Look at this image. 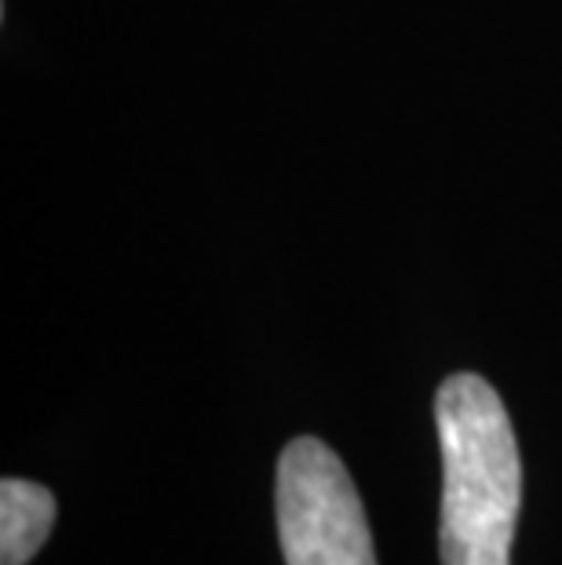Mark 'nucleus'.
Returning <instances> with one entry per match:
<instances>
[{
	"mask_svg": "<svg viewBox=\"0 0 562 565\" xmlns=\"http://www.w3.org/2000/svg\"><path fill=\"white\" fill-rule=\"evenodd\" d=\"M442 445V565H511L522 460L500 394L457 372L435 394Z\"/></svg>",
	"mask_w": 562,
	"mask_h": 565,
	"instance_id": "obj_1",
	"label": "nucleus"
},
{
	"mask_svg": "<svg viewBox=\"0 0 562 565\" xmlns=\"http://www.w3.org/2000/svg\"><path fill=\"white\" fill-rule=\"evenodd\" d=\"M274 514L285 565H377L365 508L326 441L293 438L278 460Z\"/></svg>",
	"mask_w": 562,
	"mask_h": 565,
	"instance_id": "obj_2",
	"label": "nucleus"
},
{
	"mask_svg": "<svg viewBox=\"0 0 562 565\" xmlns=\"http://www.w3.org/2000/svg\"><path fill=\"white\" fill-rule=\"evenodd\" d=\"M55 525V497L26 478L0 482V565H26Z\"/></svg>",
	"mask_w": 562,
	"mask_h": 565,
	"instance_id": "obj_3",
	"label": "nucleus"
}]
</instances>
